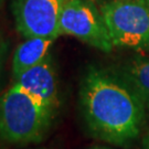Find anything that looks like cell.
Returning a JSON list of instances; mask_svg holds the SVG:
<instances>
[{
  "label": "cell",
  "mask_w": 149,
  "mask_h": 149,
  "mask_svg": "<svg viewBox=\"0 0 149 149\" xmlns=\"http://www.w3.org/2000/svg\"><path fill=\"white\" fill-rule=\"evenodd\" d=\"M15 84L56 112L60 106L56 73L51 55L17 76Z\"/></svg>",
  "instance_id": "8992f818"
},
{
  "label": "cell",
  "mask_w": 149,
  "mask_h": 149,
  "mask_svg": "<svg viewBox=\"0 0 149 149\" xmlns=\"http://www.w3.org/2000/svg\"><path fill=\"white\" fill-rule=\"evenodd\" d=\"M2 1H3V0H0V6L2 5Z\"/></svg>",
  "instance_id": "8fae6325"
},
{
  "label": "cell",
  "mask_w": 149,
  "mask_h": 149,
  "mask_svg": "<svg viewBox=\"0 0 149 149\" xmlns=\"http://www.w3.org/2000/svg\"><path fill=\"white\" fill-rule=\"evenodd\" d=\"M60 36H71L103 52L114 44L101 10L86 0H66L60 18Z\"/></svg>",
  "instance_id": "277c9868"
},
{
  "label": "cell",
  "mask_w": 149,
  "mask_h": 149,
  "mask_svg": "<svg viewBox=\"0 0 149 149\" xmlns=\"http://www.w3.org/2000/svg\"><path fill=\"white\" fill-rule=\"evenodd\" d=\"M117 73L143 102L146 109H149V56H134Z\"/></svg>",
  "instance_id": "ba28073f"
},
{
  "label": "cell",
  "mask_w": 149,
  "mask_h": 149,
  "mask_svg": "<svg viewBox=\"0 0 149 149\" xmlns=\"http://www.w3.org/2000/svg\"><path fill=\"white\" fill-rule=\"evenodd\" d=\"M55 111L13 84L0 97V136L17 145L38 143L48 133Z\"/></svg>",
  "instance_id": "7a4b0ae2"
},
{
  "label": "cell",
  "mask_w": 149,
  "mask_h": 149,
  "mask_svg": "<svg viewBox=\"0 0 149 149\" xmlns=\"http://www.w3.org/2000/svg\"><path fill=\"white\" fill-rule=\"evenodd\" d=\"M148 149H149V146H148Z\"/></svg>",
  "instance_id": "7c38bea8"
},
{
  "label": "cell",
  "mask_w": 149,
  "mask_h": 149,
  "mask_svg": "<svg viewBox=\"0 0 149 149\" xmlns=\"http://www.w3.org/2000/svg\"><path fill=\"white\" fill-rule=\"evenodd\" d=\"M100 10L114 47L149 50V0H109Z\"/></svg>",
  "instance_id": "3957f363"
},
{
  "label": "cell",
  "mask_w": 149,
  "mask_h": 149,
  "mask_svg": "<svg viewBox=\"0 0 149 149\" xmlns=\"http://www.w3.org/2000/svg\"><path fill=\"white\" fill-rule=\"evenodd\" d=\"M7 52H8V42L0 34V80H1V75H2V70H3Z\"/></svg>",
  "instance_id": "9c48e42d"
},
{
  "label": "cell",
  "mask_w": 149,
  "mask_h": 149,
  "mask_svg": "<svg viewBox=\"0 0 149 149\" xmlns=\"http://www.w3.org/2000/svg\"><path fill=\"white\" fill-rule=\"evenodd\" d=\"M92 149H109V148H106V147H102V146H96V147H93Z\"/></svg>",
  "instance_id": "30bf717a"
},
{
  "label": "cell",
  "mask_w": 149,
  "mask_h": 149,
  "mask_svg": "<svg viewBox=\"0 0 149 149\" xmlns=\"http://www.w3.org/2000/svg\"><path fill=\"white\" fill-rule=\"evenodd\" d=\"M54 41V38L33 37L27 38L20 43L12 56L11 70L13 79L48 58L50 55L49 51Z\"/></svg>",
  "instance_id": "52a82bcc"
},
{
  "label": "cell",
  "mask_w": 149,
  "mask_h": 149,
  "mask_svg": "<svg viewBox=\"0 0 149 149\" xmlns=\"http://www.w3.org/2000/svg\"><path fill=\"white\" fill-rule=\"evenodd\" d=\"M80 100L88 129L107 143L128 144L144 126L146 107L118 73L91 68L82 81Z\"/></svg>",
  "instance_id": "6da1fadb"
},
{
  "label": "cell",
  "mask_w": 149,
  "mask_h": 149,
  "mask_svg": "<svg viewBox=\"0 0 149 149\" xmlns=\"http://www.w3.org/2000/svg\"><path fill=\"white\" fill-rule=\"evenodd\" d=\"M66 0H13L17 30L23 38H56Z\"/></svg>",
  "instance_id": "5b68a950"
}]
</instances>
